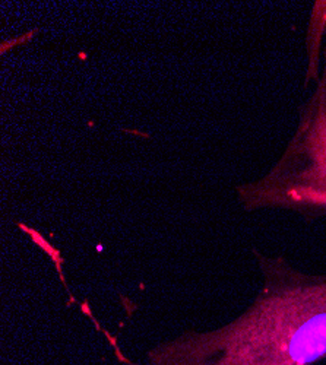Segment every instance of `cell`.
<instances>
[{"mask_svg":"<svg viewBox=\"0 0 326 365\" xmlns=\"http://www.w3.org/2000/svg\"><path fill=\"white\" fill-rule=\"evenodd\" d=\"M326 38V2H316L312 9V16L309 21L307 29V54H309V68L306 86L310 81L313 83L319 79L322 53Z\"/></svg>","mask_w":326,"mask_h":365,"instance_id":"3957f363","label":"cell"},{"mask_svg":"<svg viewBox=\"0 0 326 365\" xmlns=\"http://www.w3.org/2000/svg\"><path fill=\"white\" fill-rule=\"evenodd\" d=\"M262 285L228 323L186 330L148 349L138 365H315L326 359V273L253 249Z\"/></svg>","mask_w":326,"mask_h":365,"instance_id":"6da1fadb","label":"cell"},{"mask_svg":"<svg viewBox=\"0 0 326 365\" xmlns=\"http://www.w3.org/2000/svg\"><path fill=\"white\" fill-rule=\"evenodd\" d=\"M245 212L287 210L307 221L326 218V38L319 79L299 108L297 128L275 164L235 187Z\"/></svg>","mask_w":326,"mask_h":365,"instance_id":"7a4b0ae2","label":"cell"}]
</instances>
